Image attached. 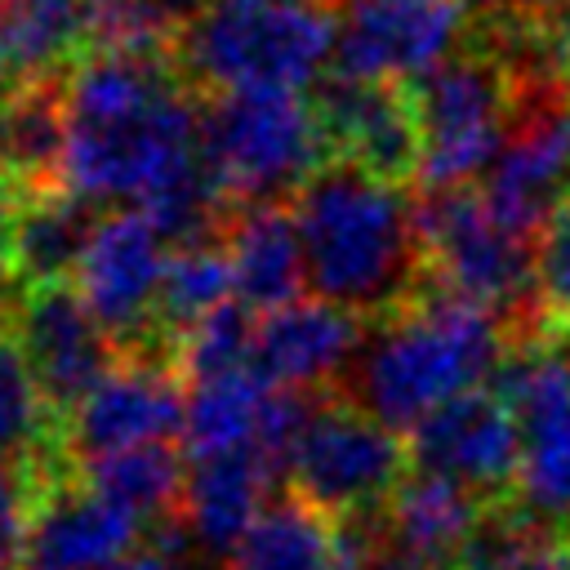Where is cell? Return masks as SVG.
Segmentation results:
<instances>
[{
    "instance_id": "obj_1",
    "label": "cell",
    "mask_w": 570,
    "mask_h": 570,
    "mask_svg": "<svg viewBox=\"0 0 570 570\" xmlns=\"http://www.w3.org/2000/svg\"><path fill=\"white\" fill-rule=\"evenodd\" d=\"M200 107L174 49L85 53L67 71L62 183L94 205L142 209L205 160Z\"/></svg>"
},
{
    "instance_id": "obj_2",
    "label": "cell",
    "mask_w": 570,
    "mask_h": 570,
    "mask_svg": "<svg viewBox=\"0 0 570 570\" xmlns=\"http://www.w3.org/2000/svg\"><path fill=\"white\" fill-rule=\"evenodd\" d=\"M307 289L352 316H392L428 281L419 196L356 160L330 156L294 196Z\"/></svg>"
},
{
    "instance_id": "obj_3",
    "label": "cell",
    "mask_w": 570,
    "mask_h": 570,
    "mask_svg": "<svg viewBox=\"0 0 570 570\" xmlns=\"http://www.w3.org/2000/svg\"><path fill=\"white\" fill-rule=\"evenodd\" d=\"M503 352V321L428 276L423 289L401 312L383 316L379 334L361 343L352 401L379 423L414 432L436 405L481 387Z\"/></svg>"
},
{
    "instance_id": "obj_4",
    "label": "cell",
    "mask_w": 570,
    "mask_h": 570,
    "mask_svg": "<svg viewBox=\"0 0 570 570\" xmlns=\"http://www.w3.org/2000/svg\"><path fill=\"white\" fill-rule=\"evenodd\" d=\"M174 62L191 89H307L330 76L325 0H209L178 36Z\"/></svg>"
},
{
    "instance_id": "obj_5",
    "label": "cell",
    "mask_w": 570,
    "mask_h": 570,
    "mask_svg": "<svg viewBox=\"0 0 570 570\" xmlns=\"http://www.w3.org/2000/svg\"><path fill=\"white\" fill-rule=\"evenodd\" d=\"M410 107L419 125L414 183L419 191H450L485 178L512 134L521 89L508 62L485 40H472L410 85Z\"/></svg>"
},
{
    "instance_id": "obj_6",
    "label": "cell",
    "mask_w": 570,
    "mask_h": 570,
    "mask_svg": "<svg viewBox=\"0 0 570 570\" xmlns=\"http://www.w3.org/2000/svg\"><path fill=\"white\" fill-rule=\"evenodd\" d=\"M419 232L436 285L490 307L517 338H548L534 285V236L503 223L481 187L419 191Z\"/></svg>"
},
{
    "instance_id": "obj_7",
    "label": "cell",
    "mask_w": 570,
    "mask_h": 570,
    "mask_svg": "<svg viewBox=\"0 0 570 570\" xmlns=\"http://www.w3.org/2000/svg\"><path fill=\"white\" fill-rule=\"evenodd\" d=\"M200 142L232 205H285L330 160L316 107L298 89H232L200 107Z\"/></svg>"
},
{
    "instance_id": "obj_8",
    "label": "cell",
    "mask_w": 570,
    "mask_h": 570,
    "mask_svg": "<svg viewBox=\"0 0 570 570\" xmlns=\"http://www.w3.org/2000/svg\"><path fill=\"white\" fill-rule=\"evenodd\" d=\"M410 468V441H401L396 428L379 423L343 392L312 405L285 459L294 494H303L330 517L383 512Z\"/></svg>"
},
{
    "instance_id": "obj_9",
    "label": "cell",
    "mask_w": 570,
    "mask_h": 570,
    "mask_svg": "<svg viewBox=\"0 0 570 570\" xmlns=\"http://www.w3.org/2000/svg\"><path fill=\"white\" fill-rule=\"evenodd\" d=\"M521 428L517 503L570 530V347L561 338H517L490 374Z\"/></svg>"
},
{
    "instance_id": "obj_10",
    "label": "cell",
    "mask_w": 570,
    "mask_h": 570,
    "mask_svg": "<svg viewBox=\"0 0 570 570\" xmlns=\"http://www.w3.org/2000/svg\"><path fill=\"white\" fill-rule=\"evenodd\" d=\"M334 22V62L330 71L414 85L454 58L476 22L468 0H325Z\"/></svg>"
},
{
    "instance_id": "obj_11",
    "label": "cell",
    "mask_w": 570,
    "mask_h": 570,
    "mask_svg": "<svg viewBox=\"0 0 570 570\" xmlns=\"http://www.w3.org/2000/svg\"><path fill=\"white\" fill-rule=\"evenodd\" d=\"M4 321L49 401V410L67 423V414L102 383V374L120 361V343L102 330L71 281L62 285H27L9 298Z\"/></svg>"
},
{
    "instance_id": "obj_12",
    "label": "cell",
    "mask_w": 570,
    "mask_h": 570,
    "mask_svg": "<svg viewBox=\"0 0 570 570\" xmlns=\"http://www.w3.org/2000/svg\"><path fill=\"white\" fill-rule=\"evenodd\" d=\"M169 240L142 209H111L102 214L80 267L76 289L102 330L120 343V352H169L156 338V294L169 263ZM174 356V352H169Z\"/></svg>"
},
{
    "instance_id": "obj_13",
    "label": "cell",
    "mask_w": 570,
    "mask_h": 570,
    "mask_svg": "<svg viewBox=\"0 0 570 570\" xmlns=\"http://www.w3.org/2000/svg\"><path fill=\"white\" fill-rule=\"evenodd\" d=\"M187 392L169 352H120L102 383L67 414L62 445L76 463L183 436Z\"/></svg>"
},
{
    "instance_id": "obj_14",
    "label": "cell",
    "mask_w": 570,
    "mask_h": 570,
    "mask_svg": "<svg viewBox=\"0 0 570 570\" xmlns=\"http://www.w3.org/2000/svg\"><path fill=\"white\" fill-rule=\"evenodd\" d=\"M410 463L445 476L485 503L517 499L521 476V428L512 405L490 387H468L436 405L410 436Z\"/></svg>"
},
{
    "instance_id": "obj_15",
    "label": "cell",
    "mask_w": 570,
    "mask_h": 570,
    "mask_svg": "<svg viewBox=\"0 0 570 570\" xmlns=\"http://www.w3.org/2000/svg\"><path fill=\"white\" fill-rule=\"evenodd\" d=\"M476 187L503 223L539 236L570 191V102L557 89H521L512 134Z\"/></svg>"
},
{
    "instance_id": "obj_16",
    "label": "cell",
    "mask_w": 570,
    "mask_h": 570,
    "mask_svg": "<svg viewBox=\"0 0 570 570\" xmlns=\"http://www.w3.org/2000/svg\"><path fill=\"white\" fill-rule=\"evenodd\" d=\"M330 156L356 160L392 183L419 174V125L405 85H379L330 71L312 89Z\"/></svg>"
},
{
    "instance_id": "obj_17",
    "label": "cell",
    "mask_w": 570,
    "mask_h": 570,
    "mask_svg": "<svg viewBox=\"0 0 570 570\" xmlns=\"http://www.w3.org/2000/svg\"><path fill=\"white\" fill-rule=\"evenodd\" d=\"M138 521L85 485L80 468L36 490L27 570H107L129 557Z\"/></svg>"
},
{
    "instance_id": "obj_18",
    "label": "cell",
    "mask_w": 570,
    "mask_h": 570,
    "mask_svg": "<svg viewBox=\"0 0 570 570\" xmlns=\"http://www.w3.org/2000/svg\"><path fill=\"white\" fill-rule=\"evenodd\" d=\"M361 352V316L347 307H334L325 298H294L276 312H263L254 330V356L249 365L276 383L312 392Z\"/></svg>"
},
{
    "instance_id": "obj_19",
    "label": "cell",
    "mask_w": 570,
    "mask_h": 570,
    "mask_svg": "<svg viewBox=\"0 0 570 570\" xmlns=\"http://www.w3.org/2000/svg\"><path fill=\"white\" fill-rule=\"evenodd\" d=\"M102 214L94 200L67 183L13 191L9 214V285H62L76 281V267L98 232Z\"/></svg>"
},
{
    "instance_id": "obj_20",
    "label": "cell",
    "mask_w": 570,
    "mask_h": 570,
    "mask_svg": "<svg viewBox=\"0 0 570 570\" xmlns=\"http://www.w3.org/2000/svg\"><path fill=\"white\" fill-rule=\"evenodd\" d=\"M276 472L281 468L258 445L187 459V485H183L178 512L205 557H232L240 534L267 508Z\"/></svg>"
},
{
    "instance_id": "obj_21",
    "label": "cell",
    "mask_w": 570,
    "mask_h": 570,
    "mask_svg": "<svg viewBox=\"0 0 570 570\" xmlns=\"http://www.w3.org/2000/svg\"><path fill=\"white\" fill-rule=\"evenodd\" d=\"M223 245L232 258L236 303L249 312H276L303 298L307 263L289 205H236L223 227Z\"/></svg>"
},
{
    "instance_id": "obj_22",
    "label": "cell",
    "mask_w": 570,
    "mask_h": 570,
    "mask_svg": "<svg viewBox=\"0 0 570 570\" xmlns=\"http://www.w3.org/2000/svg\"><path fill=\"white\" fill-rule=\"evenodd\" d=\"M485 508L490 503L476 499L472 490H463V485H454L445 476L410 468V476L396 485V494L383 508V530H387L392 548H401V552H410L419 561L459 566V552L468 548V539L481 525Z\"/></svg>"
},
{
    "instance_id": "obj_23",
    "label": "cell",
    "mask_w": 570,
    "mask_h": 570,
    "mask_svg": "<svg viewBox=\"0 0 570 570\" xmlns=\"http://www.w3.org/2000/svg\"><path fill=\"white\" fill-rule=\"evenodd\" d=\"M67 156V80H22L0 107V178L13 191L62 183Z\"/></svg>"
},
{
    "instance_id": "obj_24",
    "label": "cell",
    "mask_w": 570,
    "mask_h": 570,
    "mask_svg": "<svg viewBox=\"0 0 570 570\" xmlns=\"http://www.w3.org/2000/svg\"><path fill=\"white\" fill-rule=\"evenodd\" d=\"M338 521L303 494L272 499L227 557V570H334Z\"/></svg>"
},
{
    "instance_id": "obj_25",
    "label": "cell",
    "mask_w": 570,
    "mask_h": 570,
    "mask_svg": "<svg viewBox=\"0 0 570 570\" xmlns=\"http://www.w3.org/2000/svg\"><path fill=\"white\" fill-rule=\"evenodd\" d=\"M272 387L276 383H267L254 365H240V370H227L218 379L191 383L187 419H183V454L205 459V454H227V450L258 445Z\"/></svg>"
},
{
    "instance_id": "obj_26",
    "label": "cell",
    "mask_w": 570,
    "mask_h": 570,
    "mask_svg": "<svg viewBox=\"0 0 570 570\" xmlns=\"http://www.w3.org/2000/svg\"><path fill=\"white\" fill-rule=\"evenodd\" d=\"M183 459L187 454H178L169 441H156V445H134V450L89 459L80 463V476L89 490H98L107 503L129 512L138 525L142 521L156 525L174 517V508H183V485H187Z\"/></svg>"
},
{
    "instance_id": "obj_27",
    "label": "cell",
    "mask_w": 570,
    "mask_h": 570,
    "mask_svg": "<svg viewBox=\"0 0 570 570\" xmlns=\"http://www.w3.org/2000/svg\"><path fill=\"white\" fill-rule=\"evenodd\" d=\"M0 40L18 80L71 71L89 53V0H9Z\"/></svg>"
},
{
    "instance_id": "obj_28",
    "label": "cell",
    "mask_w": 570,
    "mask_h": 570,
    "mask_svg": "<svg viewBox=\"0 0 570 570\" xmlns=\"http://www.w3.org/2000/svg\"><path fill=\"white\" fill-rule=\"evenodd\" d=\"M232 298H236V285H232V258H227L223 236L174 245L165 276H160L156 316H151L160 347L174 352L191 325H200L209 312H218Z\"/></svg>"
},
{
    "instance_id": "obj_29",
    "label": "cell",
    "mask_w": 570,
    "mask_h": 570,
    "mask_svg": "<svg viewBox=\"0 0 570 570\" xmlns=\"http://www.w3.org/2000/svg\"><path fill=\"white\" fill-rule=\"evenodd\" d=\"M62 445V419L49 410L4 312H0V454L36 459Z\"/></svg>"
},
{
    "instance_id": "obj_30",
    "label": "cell",
    "mask_w": 570,
    "mask_h": 570,
    "mask_svg": "<svg viewBox=\"0 0 570 570\" xmlns=\"http://www.w3.org/2000/svg\"><path fill=\"white\" fill-rule=\"evenodd\" d=\"M254 330H258V321H254V312L245 303H236V298L223 303L218 312H209L200 325H191L178 338V347H174L178 374L191 379V383H205V379H218L227 370L249 365Z\"/></svg>"
},
{
    "instance_id": "obj_31",
    "label": "cell",
    "mask_w": 570,
    "mask_h": 570,
    "mask_svg": "<svg viewBox=\"0 0 570 570\" xmlns=\"http://www.w3.org/2000/svg\"><path fill=\"white\" fill-rule=\"evenodd\" d=\"M534 285L548 338L570 334V191L534 236Z\"/></svg>"
},
{
    "instance_id": "obj_32",
    "label": "cell",
    "mask_w": 570,
    "mask_h": 570,
    "mask_svg": "<svg viewBox=\"0 0 570 570\" xmlns=\"http://www.w3.org/2000/svg\"><path fill=\"white\" fill-rule=\"evenodd\" d=\"M36 512V481L22 459L0 454V570L27 561V534Z\"/></svg>"
},
{
    "instance_id": "obj_33",
    "label": "cell",
    "mask_w": 570,
    "mask_h": 570,
    "mask_svg": "<svg viewBox=\"0 0 570 570\" xmlns=\"http://www.w3.org/2000/svg\"><path fill=\"white\" fill-rule=\"evenodd\" d=\"M539 40H543L548 80L570 102V4L566 9H539Z\"/></svg>"
},
{
    "instance_id": "obj_34",
    "label": "cell",
    "mask_w": 570,
    "mask_h": 570,
    "mask_svg": "<svg viewBox=\"0 0 570 570\" xmlns=\"http://www.w3.org/2000/svg\"><path fill=\"white\" fill-rule=\"evenodd\" d=\"M138 4H142V13L151 18V27L174 45V36H178L209 0H138Z\"/></svg>"
},
{
    "instance_id": "obj_35",
    "label": "cell",
    "mask_w": 570,
    "mask_h": 570,
    "mask_svg": "<svg viewBox=\"0 0 570 570\" xmlns=\"http://www.w3.org/2000/svg\"><path fill=\"white\" fill-rule=\"evenodd\" d=\"M468 4L476 13V27H499V22H517V18L539 13L534 0H468Z\"/></svg>"
},
{
    "instance_id": "obj_36",
    "label": "cell",
    "mask_w": 570,
    "mask_h": 570,
    "mask_svg": "<svg viewBox=\"0 0 570 570\" xmlns=\"http://www.w3.org/2000/svg\"><path fill=\"white\" fill-rule=\"evenodd\" d=\"M9 214H13V187L0 178V285H9Z\"/></svg>"
},
{
    "instance_id": "obj_37",
    "label": "cell",
    "mask_w": 570,
    "mask_h": 570,
    "mask_svg": "<svg viewBox=\"0 0 570 570\" xmlns=\"http://www.w3.org/2000/svg\"><path fill=\"white\" fill-rule=\"evenodd\" d=\"M107 570H174L160 552H151V548H142V552H129V557H120L116 566H107Z\"/></svg>"
}]
</instances>
